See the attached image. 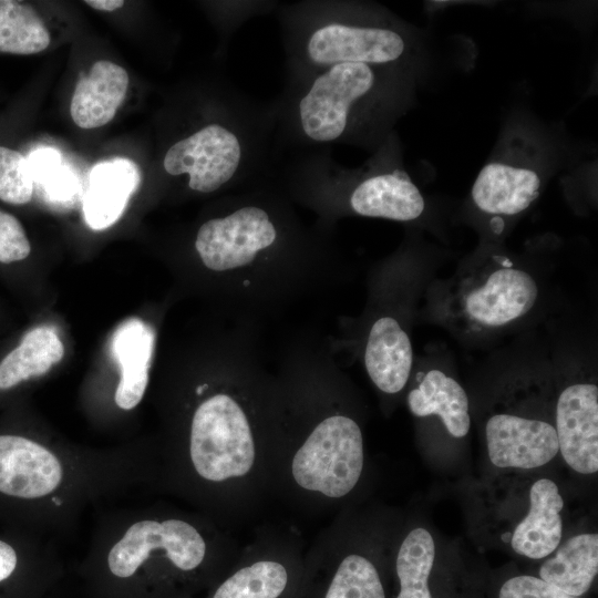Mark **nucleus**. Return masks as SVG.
Listing matches in <instances>:
<instances>
[{
    "mask_svg": "<svg viewBox=\"0 0 598 598\" xmlns=\"http://www.w3.org/2000/svg\"><path fill=\"white\" fill-rule=\"evenodd\" d=\"M280 390L259 343V327L234 321L223 362L172 404L153 446L155 493L227 530L257 518L275 499Z\"/></svg>",
    "mask_w": 598,
    "mask_h": 598,
    "instance_id": "obj_1",
    "label": "nucleus"
},
{
    "mask_svg": "<svg viewBox=\"0 0 598 598\" xmlns=\"http://www.w3.org/2000/svg\"><path fill=\"white\" fill-rule=\"evenodd\" d=\"M193 246L234 321L259 327L334 280L326 228L305 225L277 192L235 194L221 214L199 225Z\"/></svg>",
    "mask_w": 598,
    "mask_h": 598,
    "instance_id": "obj_2",
    "label": "nucleus"
},
{
    "mask_svg": "<svg viewBox=\"0 0 598 598\" xmlns=\"http://www.w3.org/2000/svg\"><path fill=\"white\" fill-rule=\"evenodd\" d=\"M276 373L281 412L275 499L312 516L348 508L363 484L367 454L331 344L299 336L287 346Z\"/></svg>",
    "mask_w": 598,
    "mask_h": 598,
    "instance_id": "obj_3",
    "label": "nucleus"
},
{
    "mask_svg": "<svg viewBox=\"0 0 598 598\" xmlns=\"http://www.w3.org/2000/svg\"><path fill=\"white\" fill-rule=\"evenodd\" d=\"M239 550L206 515L155 502L101 512L76 574L87 598H202Z\"/></svg>",
    "mask_w": 598,
    "mask_h": 598,
    "instance_id": "obj_4",
    "label": "nucleus"
},
{
    "mask_svg": "<svg viewBox=\"0 0 598 598\" xmlns=\"http://www.w3.org/2000/svg\"><path fill=\"white\" fill-rule=\"evenodd\" d=\"M391 528L341 511L305 551L297 598H392Z\"/></svg>",
    "mask_w": 598,
    "mask_h": 598,
    "instance_id": "obj_5",
    "label": "nucleus"
},
{
    "mask_svg": "<svg viewBox=\"0 0 598 598\" xmlns=\"http://www.w3.org/2000/svg\"><path fill=\"white\" fill-rule=\"evenodd\" d=\"M296 23L290 56L297 79L340 63L395 70L412 50L408 32L377 13L321 7L318 11L311 9Z\"/></svg>",
    "mask_w": 598,
    "mask_h": 598,
    "instance_id": "obj_6",
    "label": "nucleus"
},
{
    "mask_svg": "<svg viewBox=\"0 0 598 598\" xmlns=\"http://www.w3.org/2000/svg\"><path fill=\"white\" fill-rule=\"evenodd\" d=\"M394 69L340 63L298 78L290 100L293 133L311 144L343 142L377 111Z\"/></svg>",
    "mask_w": 598,
    "mask_h": 598,
    "instance_id": "obj_7",
    "label": "nucleus"
},
{
    "mask_svg": "<svg viewBox=\"0 0 598 598\" xmlns=\"http://www.w3.org/2000/svg\"><path fill=\"white\" fill-rule=\"evenodd\" d=\"M293 197L316 210L323 220L339 214L395 221L419 218L425 208L419 187L399 166L372 165L363 172L320 175L295 186Z\"/></svg>",
    "mask_w": 598,
    "mask_h": 598,
    "instance_id": "obj_8",
    "label": "nucleus"
},
{
    "mask_svg": "<svg viewBox=\"0 0 598 598\" xmlns=\"http://www.w3.org/2000/svg\"><path fill=\"white\" fill-rule=\"evenodd\" d=\"M305 551L295 529L260 526L202 598H297Z\"/></svg>",
    "mask_w": 598,
    "mask_h": 598,
    "instance_id": "obj_9",
    "label": "nucleus"
},
{
    "mask_svg": "<svg viewBox=\"0 0 598 598\" xmlns=\"http://www.w3.org/2000/svg\"><path fill=\"white\" fill-rule=\"evenodd\" d=\"M505 401L489 414L484 425L486 452L493 466L501 470L533 471L549 464L559 454L554 425V398H545L542 388L530 386Z\"/></svg>",
    "mask_w": 598,
    "mask_h": 598,
    "instance_id": "obj_10",
    "label": "nucleus"
},
{
    "mask_svg": "<svg viewBox=\"0 0 598 598\" xmlns=\"http://www.w3.org/2000/svg\"><path fill=\"white\" fill-rule=\"evenodd\" d=\"M492 509V528L513 554L542 560L563 542L565 499L549 476L523 477Z\"/></svg>",
    "mask_w": 598,
    "mask_h": 598,
    "instance_id": "obj_11",
    "label": "nucleus"
},
{
    "mask_svg": "<svg viewBox=\"0 0 598 598\" xmlns=\"http://www.w3.org/2000/svg\"><path fill=\"white\" fill-rule=\"evenodd\" d=\"M243 120L234 124L208 123L175 142L163 166L172 176H188V187L210 194L240 182L255 159L254 138Z\"/></svg>",
    "mask_w": 598,
    "mask_h": 598,
    "instance_id": "obj_12",
    "label": "nucleus"
},
{
    "mask_svg": "<svg viewBox=\"0 0 598 598\" xmlns=\"http://www.w3.org/2000/svg\"><path fill=\"white\" fill-rule=\"evenodd\" d=\"M537 297L538 286L530 274L501 262L460 283L451 308L468 330L488 331L523 318Z\"/></svg>",
    "mask_w": 598,
    "mask_h": 598,
    "instance_id": "obj_13",
    "label": "nucleus"
},
{
    "mask_svg": "<svg viewBox=\"0 0 598 598\" xmlns=\"http://www.w3.org/2000/svg\"><path fill=\"white\" fill-rule=\"evenodd\" d=\"M559 454L581 476L598 471V386L591 380L567 382L554 398Z\"/></svg>",
    "mask_w": 598,
    "mask_h": 598,
    "instance_id": "obj_14",
    "label": "nucleus"
},
{
    "mask_svg": "<svg viewBox=\"0 0 598 598\" xmlns=\"http://www.w3.org/2000/svg\"><path fill=\"white\" fill-rule=\"evenodd\" d=\"M542 183L540 165L535 158L506 150L480 171L471 196L474 205L485 214L515 216L535 202Z\"/></svg>",
    "mask_w": 598,
    "mask_h": 598,
    "instance_id": "obj_15",
    "label": "nucleus"
},
{
    "mask_svg": "<svg viewBox=\"0 0 598 598\" xmlns=\"http://www.w3.org/2000/svg\"><path fill=\"white\" fill-rule=\"evenodd\" d=\"M392 598H454L447 571L440 567L432 532L412 525L398 538L392 536Z\"/></svg>",
    "mask_w": 598,
    "mask_h": 598,
    "instance_id": "obj_16",
    "label": "nucleus"
},
{
    "mask_svg": "<svg viewBox=\"0 0 598 598\" xmlns=\"http://www.w3.org/2000/svg\"><path fill=\"white\" fill-rule=\"evenodd\" d=\"M64 576L56 540L44 538L24 553L0 538V598H51Z\"/></svg>",
    "mask_w": 598,
    "mask_h": 598,
    "instance_id": "obj_17",
    "label": "nucleus"
},
{
    "mask_svg": "<svg viewBox=\"0 0 598 598\" xmlns=\"http://www.w3.org/2000/svg\"><path fill=\"white\" fill-rule=\"evenodd\" d=\"M362 360L374 388L385 398L399 395L413 367V349L408 332L392 313L371 321L364 338Z\"/></svg>",
    "mask_w": 598,
    "mask_h": 598,
    "instance_id": "obj_18",
    "label": "nucleus"
},
{
    "mask_svg": "<svg viewBox=\"0 0 598 598\" xmlns=\"http://www.w3.org/2000/svg\"><path fill=\"white\" fill-rule=\"evenodd\" d=\"M155 338L154 329L138 318L125 320L112 336L111 355L120 369L113 403L121 411L134 410L145 395Z\"/></svg>",
    "mask_w": 598,
    "mask_h": 598,
    "instance_id": "obj_19",
    "label": "nucleus"
},
{
    "mask_svg": "<svg viewBox=\"0 0 598 598\" xmlns=\"http://www.w3.org/2000/svg\"><path fill=\"white\" fill-rule=\"evenodd\" d=\"M128 83L122 66L107 60L96 61L75 85L70 105L73 122L85 130L107 124L122 105Z\"/></svg>",
    "mask_w": 598,
    "mask_h": 598,
    "instance_id": "obj_20",
    "label": "nucleus"
},
{
    "mask_svg": "<svg viewBox=\"0 0 598 598\" xmlns=\"http://www.w3.org/2000/svg\"><path fill=\"white\" fill-rule=\"evenodd\" d=\"M140 182V171L131 159L114 158L96 164L83 199L87 226L95 230L112 226L123 214Z\"/></svg>",
    "mask_w": 598,
    "mask_h": 598,
    "instance_id": "obj_21",
    "label": "nucleus"
},
{
    "mask_svg": "<svg viewBox=\"0 0 598 598\" xmlns=\"http://www.w3.org/2000/svg\"><path fill=\"white\" fill-rule=\"evenodd\" d=\"M406 404L416 417H440L454 439H462L470 432L468 396L454 378L439 369L420 374L417 383L408 392Z\"/></svg>",
    "mask_w": 598,
    "mask_h": 598,
    "instance_id": "obj_22",
    "label": "nucleus"
},
{
    "mask_svg": "<svg viewBox=\"0 0 598 598\" xmlns=\"http://www.w3.org/2000/svg\"><path fill=\"white\" fill-rule=\"evenodd\" d=\"M598 575V534L582 532L564 542L542 559L537 577L564 592L584 598Z\"/></svg>",
    "mask_w": 598,
    "mask_h": 598,
    "instance_id": "obj_23",
    "label": "nucleus"
},
{
    "mask_svg": "<svg viewBox=\"0 0 598 598\" xmlns=\"http://www.w3.org/2000/svg\"><path fill=\"white\" fill-rule=\"evenodd\" d=\"M63 355L64 346L51 327L39 326L31 329L19 346L0 362V391L44 375Z\"/></svg>",
    "mask_w": 598,
    "mask_h": 598,
    "instance_id": "obj_24",
    "label": "nucleus"
},
{
    "mask_svg": "<svg viewBox=\"0 0 598 598\" xmlns=\"http://www.w3.org/2000/svg\"><path fill=\"white\" fill-rule=\"evenodd\" d=\"M50 41L48 28L31 6L0 0V52L35 54L45 50Z\"/></svg>",
    "mask_w": 598,
    "mask_h": 598,
    "instance_id": "obj_25",
    "label": "nucleus"
},
{
    "mask_svg": "<svg viewBox=\"0 0 598 598\" xmlns=\"http://www.w3.org/2000/svg\"><path fill=\"white\" fill-rule=\"evenodd\" d=\"M33 194V178L28 159L18 151L0 146V199L27 204Z\"/></svg>",
    "mask_w": 598,
    "mask_h": 598,
    "instance_id": "obj_26",
    "label": "nucleus"
},
{
    "mask_svg": "<svg viewBox=\"0 0 598 598\" xmlns=\"http://www.w3.org/2000/svg\"><path fill=\"white\" fill-rule=\"evenodd\" d=\"M496 598H579L570 596L536 575L517 574L505 578Z\"/></svg>",
    "mask_w": 598,
    "mask_h": 598,
    "instance_id": "obj_27",
    "label": "nucleus"
},
{
    "mask_svg": "<svg viewBox=\"0 0 598 598\" xmlns=\"http://www.w3.org/2000/svg\"><path fill=\"white\" fill-rule=\"evenodd\" d=\"M30 251L31 245L21 223L0 209V262L23 260Z\"/></svg>",
    "mask_w": 598,
    "mask_h": 598,
    "instance_id": "obj_28",
    "label": "nucleus"
},
{
    "mask_svg": "<svg viewBox=\"0 0 598 598\" xmlns=\"http://www.w3.org/2000/svg\"><path fill=\"white\" fill-rule=\"evenodd\" d=\"M34 182L42 185L45 197L52 202L65 203L76 193V177L62 162Z\"/></svg>",
    "mask_w": 598,
    "mask_h": 598,
    "instance_id": "obj_29",
    "label": "nucleus"
},
{
    "mask_svg": "<svg viewBox=\"0 0 598 598\" xmlns=\"http://www.w3.org/2000/svg\"><path fill=\"white\" fill-rule=\"evenodd\" d=\"M61 162V155L54 148L44 147L34 151L28 158L33 182Z\"/></svg>",
    "mask_w": 598,
    "mask_h": 598,
    "instance_id": "obj_30",
    "label": "nucleus"
},
{
    "mask_svg": "<svg viewBox=\"0 0 598 598\" xmlns=\"http://www.w3.org/2000/svg\"><path fill=\"white\" fill-rule=\"evenodd\" d=\"M85 4L99 11H115L124 6L122 0H86Z\"/></svg>",
    "mask_w": 598,
    "mask_h": 598,
    "instance_id": "obj_31",
    "label": "nucleus"
}]
</instances>
